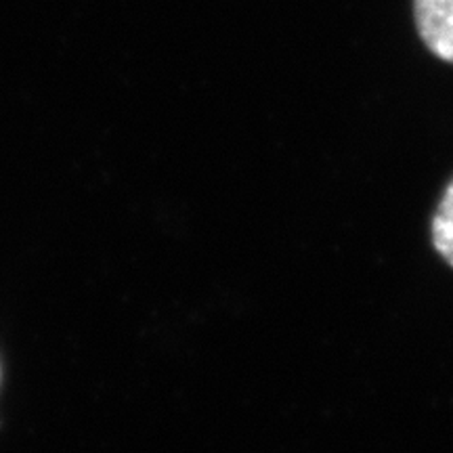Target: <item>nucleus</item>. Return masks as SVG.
I'll return each instance as SVG.
<instances>
[{
    "mask_svg": "<svg viewBox=\"0 0 453 453\" xmlns=\"http://www.w3.org/2000/svg\"><path fill=\"white\" fill-rule=\"evenodd\" d=\"M413 15L430 53L453 64V0H413Z\"/></svg>",
    "mask_w": 453,
    "mask_h": 453,
    "instance_id": "obj_1",
    "label": "nucleus"
},
{
    "mask_svg": "<svg viewBox=\"0 0 453 453\" xmlns=\"http://www.w3.org/2000/svg\"><path fill=\"white\" fill-rule=\"evenodd\" d=\"M433 243L449 267H453V180L447 185L433 219Z\"/></svg>",
    "mask_w": 453,
    "mask_h": 453,
    "instance_id": "obj_2",
    "label": "nucleus"
}]
</instances>
